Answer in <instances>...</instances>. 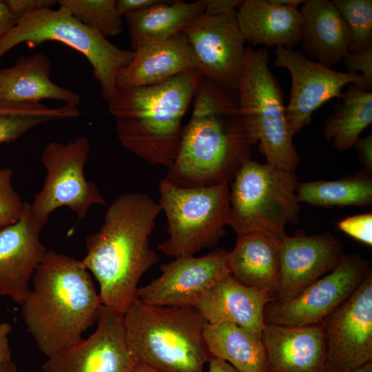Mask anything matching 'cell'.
<instances>
[{
  "label": "cell",
  "instance_id": "obj_43",
  "mask_svg": "<svg viewBox=\"0 0 372 372\" xmlns=\"http://www.w3.org/2000/svg\"><path fill=\"white\" fill-rule=\"evenodd\" d=\"M274 3L290 8H298L304 0H272Z\"/></svg>",
  "mask_w": 372,
  "mask_h": 372
},
{
  "label": "cell",
  "instance_id": "obj_44",
  "mask_svg": "<svg viewBox=\"0 0 372 372\" xmlns=\"http://www.w3.org/2000/svg\"><path fill=\"white\" fill-rule=\"evenodd\" d=\"M0 372H17L14 362L10 360L0 365Z\"/></svg>",
  "mask_w": 372,
  "mask_h": 372
},
{
  "label": "cell",
  "instance_id": "obj_14",
  "mask_svg": "<svg viewBox=\"0 0 372 372\" xmlns=\"http://www.w3.org/2000/svg\"><path fill=\"white\" fill-rule=\"evenodd\" d=\"M237 11L212 16L202 13L183 31L199 65V74L219 87L236 91L245 52Z\"/></svg>",
  "mask_w": 372,
  "mask_h": 372
},
{
  "label": "cell",
  "instance_id": "obj_39",
  "mask_svg": "<svg viewBox=\"0 0 372 372\" xmlns=\"http://www.w3.org/2000/svg\"><path fill=\"white\" fill-rule=\"evenodd\" d=\"M161 0H116V8L123 16L149 8Z\"/></svg>",
  "mask_w": 372,
  "mask_h": 372
},
{
  "label": "cell",
  "instance_id": "obj_32",
  "mask_svg": "<svg viewBox=\"0 0 372 372\" xmlns=\"http://www.w3.org/2000/svg\"><path fill=\"white\" fill-rule=\"evenodd\" d=\"M350 34L349 52L372 48V1L333 0Z\"/></svg>",
  "mask_w": 372,
  "mask_h": 372
},
{
  "label": "cell",
  "instance_id": "obj_38",
  "mask_svg": "<svg viewBox=\"0 0 372 372\" xmlns=\"http://www.w3.org/2000/svg\"><path fill=\"white\" fill-rule=\"evenodd\" d=\"M353 147L358 150L359 159L364 169L372 172V135L360 137Z\"/></svg>",
  "mask_w": 372,
  "mask_h": 372
},
{
  "label": "cell",
  "instance_id": "obj_1",
  "mask_svg": "<svg viewBox=\"0 0 372 372\" xmlns=\"http://www.w3.org/2000/svg\"><path fill=\"white\" fill-rule=\"evenodd\" d=\"M161 212L149 196H119L108 207L99 230L85 239L81 260L99 282L102 304L124 313L137 298L138 283L159 260L149 237Z\"/></svg>",
  "mask_w": 372,
  "mask_h": 372
},
{
  "label": "cell",
  "instance_id": "obj_29",
  "mask_svg": "<svg viewBox=\"0 0 372 372\" xmlns=\"http://www.w3.org/2000/svg\"><path fill=\"white\" fill-rule=\"evenodd\" d=\"M299 203L315 207H365L372 204V175L365 169L333 180L299 183L296 189Z\"/></svg>",
  "mask_w": 372,
  "mask_h": 372
},
{
  "label": "cell",
  "instance_id": "obj_28",
  "mask_svg": "<svg viewBox=\"0 0 372 372\" xmlns=\"http://www.w3.org/2000/svg\"><path fill=\"white\" fill-rule=\"evenodd\" d=\"M342 103L335 106L324 124V135L334 148L347 150L353 147L361 133L372 123V92L350 84L342 92Z\"/></svg>",
  "mask_w": 372,
  "mask_h": 372
},
{
  "label": "cell",
  "instance_id": "obj_47",
  "mask_svg": "<svg viewBox=\"0 0 372 372\" xmlns=\"http://www.w3.org/2000/svg\"><path fill=\"white\" fill-rule=\"evenodd\" d=\"M2 102L1 90L0 88V103Z\"/></svg>",
  "mask_w": 372,
  "mask_h": 372
},
{
  "label": "cell",
  "instance_id": "obj_35",
  "mask_svg": "<svg viewBox=\"0 0 372 372\" xmlns=\"http://www.w3.org/2000/svg\"><path fill=\"white\" fill-rule=\"evenodd\" d=\"M347 72L360 74L364 82L365 90L372 88V48L359 52H348L342 60Z\"/></svg>",
  "mask_w": 372,
  "mask_h": 372
},
{
  "label": "cell",
  "instance_id": "obj_41",
  "mask_svg": "<svg viewBox=\"0 0 372 372\" xmlns=\"http://www.w3.org/2000/svg\"><path fill=\"white\" fill-rule=\"evenodd\" d=\"M16 19L11 14L4 1L0 0V39L14 25Z\"/></svg>",
  "mask_w": 372,
  "mask_h": 372
},
{
  "label": "cell",
  "instance_id": "obj_46",
  "mask_svg": "<svg viewBox=\"0 0 372 372\" xmlns=\"http://www.w3.org/2000/svg\"><path fill=\"white\" fill-rule=\"evenodd\" d=\"M349 372H372V361L355 368Z\"/></svg>",
  "mask_w": 372,
  "mask_h": 372
},
{
  "label": "cell",
  "instance_id": "obj_37",
  "mask_svg": "<svg viewBox=\"0 0 372 372\" xmlns=\"http://www.w3.org/2000/svg\"><path fill=\"white\" fill-rule=\"evenodd\" d=\"M243 0H204V13L216 16L233 11H237Z\"/></svg>",
  "mask_w": 372,
  "mask_h": 372
},
{
  "label": "cell",
  "instance_id": "obj_25",
  "mask_svg": "<svg viewBox=\"0 0 372 372\" xmlns=\"http://www.w3.org/2000/svg\"><path fill=\"white\" fill-rule=\"evenodd\" d=\"M227 263L235 279L275 300L280 269L279 240L261 234L238 236L234 248L228 251Z\"/></svg>",
  "mask_w": 372,
  "mask_h": 372
},
{
  "label": "cell",
  "instance_id": "obj_19",
  "mask_svg": "<svg viewBox=\"0 0 372 372\" xmlns=\"http://www.w3.org/2000/svg\"><path fill=\"white\" fill-rule=\"evenodd\" d=\"M261 339L267 372H328L322 322L301 327L265 324Z\"/></svg>",
  "mask_w": 372,
  "mask_h": 372
},
{
  "label": "cell",
  "instance_id": "obj_18",
  "mask_svg": "<svg viewBox=\"0 0 372 372\" xmlns=\"http://www.w3.org/2000/svg\"><path fill=\"white\" fill-rule=\"evenodd\" d=\"M342 245L334 236L287 234L280 241V269L274 301H287L325 273L342 258Z\"/></svg>",
  "mask_w": 372,
  "mask_h": 372
},
{
  "label": "cell",
  "instance_id": "obj_9",
  "mask_svg": "<svg viewBox=\"0 0 372 372\" xmlns=\"http://www.w3.org/2000/svg\"><path fill=\"white\" fill-rule=\"evenodd\" d=\"M158 190L169 234L158 250L175 258L194 256L218 244L230 220L229 183L180 187L165 178L159 181Z\"/></svg>",
  "mask_w": 372,
  "mask_h": 372
},
{
  "label": "cell",
  "instance_id": "obj_12",
  "mask_svg": "<svg viewBox=\"0 0 372 372\" xmlns=\"http://www.w3.org/2000/svg\"><path fill=\"white\" fill-rule=\"evenodd\" d=\"M274 65L290 74V97L286 107L289 130L293 136L309 125L315 111L333 98L340 99L342 88L350 84L365 91L362 77L342 72L309 59L300 50L276 48Z\"/></svg>",
  "mask_w": 372,
  "mask_h": 372
},
{
  "label": "cell",
  "instance_id": "obj_8",
  "mask_svg": "<svg viewBox=\"0 0 372 372\" xmlns=\"http://www.w3.org/2000/svg\"><path fill=\"white\" fill-rule=\"evenodd\" d=\"M63 43L83 54L92 68L94 78L101 88V95L108 102L116 90L118 72L130 63L133 50H123L88 28L66 8H35L17 20L10 30L0 39V59L21 43L30 46L44 41Z\"/></svg>",
  "mask_w": 372,
  "mask_h": 372
},
{
  "label": "cell",
  "instance_id": "obj_11",
  "mask_svg": "<svg viewBox=\"0 0 372 372\" xmlns=\"http://www.w3.org/2000/svg\"><path fill=\"white\" fill-rule=\"evenodd\" d=\"M369 262L359 254L342 257L328 273L293 298L265 307V324L289 327L322 323L358 287L369 272Z\"/></svg>",
  "mask_w": 372,
  "mask_h": 372
},
{
  "label": "cell",
  "instance_id": "obj_42",
  "mask_svg": "<svg viewBox=\"0 0 372 372\" xmlns=\"http://www.w3.org/2000/svg\"><path fill=\"white\" fill-rule=\"evenodd\" d=\"M207 372H239L230 364L221 359L211 358Z\"/></svg>",
  "mask_w": 372,
  "mask_h": 372
},
{
  "label": "cell",
  "instance_id": "obj_10",
  "mask_svg": "<svg viewBox=\"0 0 372 372\" xmlns=\"http://www.w3.org/2000/svg\"><path fill=\"white\" fill-rule=\"evenodd\" d=\"M89 151L90 143L85 136L66 144L52 141L45 147L41 159L46 176L30 203L33 216L43 227L50 214L61 207L71 209L81 220L92 205L105 204L96 185L85 177Z\"/></svg>",
  "mask_w": 372,
  "mask_h": 372
},
{
  "label": "cell",
  "instance_id": "obj_23",
  "mask_svg": "<svg viewBox=\"0 0 372 372\" xmlns=\"http://www.w3.org/2000/svg\"><path fill=\"white\" fill-rule=\"evenodd\" d=\"M302 19L300 45L302 52L331 68L349 52L348 27L328 0H306L299 8Z\"/></svg>",
  "mask_w": 372,
  "mask_h": 372
},
{
  "label": "cell",
  "instance_id": "obj_15",
  "mask_svg": "<svg viewBox=\"0 0 372 372\" xmlns=\"http://www.w3.org/2000/svg\"><path fill=\"white\" fill-rule=\"evenodd\" d=\"M328 372H349L372 360V275L322 322Z\"/></svg>",
  "mask_w": 372,
  "mask_h": 372
},
{
  "label": "cell",
  "instance_id": "obj_6",
  "mask_svg": "<svg viewBox=\"0 0 372 372\" xmlns=\"http://www.w3.org/2000/svg\"><path fill=\"white\" fill-rule=\"evenodd\" d=\"M238 114L251 144L267 163L295 172L300 156L289 130L283 92L269 68L268 49L245 48L237 87Z\"/></svg>",
  "mask_w": 372,
  "mask_h": 372
},
{
  "label": "cell",
  "instance_id": "obj_16",
  "mask_svg": "<svg viewBox=\"0 0 372 372\" xmlns=\"http://www.w3.org/2000/svg\"><path fill=\"white\" fill-rule=\"evenodd\" d=\"M227 254L217 249L201 257L175 258L160 266L159 277L138 287L136 297L152 305L194 307L214 285L230 273Z\"/></svg>",
  "mask_w": 372,
  "mask_h": 372
},
{
  "label": "cell",
  "instance_id": "obj_21",
  "mask_svg": "<svg viewBox=\"0 0 372 372\" xmlns=\"http://www.w3.org/2000/svg\"><path fill=\"white\" fill-rule=\"evenodd\" d=\"M274 298L247 286L229 273L214 285L194 307L207 323L231 322L261 338L265 307Z\"/></svg>",
  "mask_w": 372,
  "mask_h": 372
},
{
  "label": "cell",
  "instance_id": "obj_45",
  "mask_svg": "<svg viewBox=\"0 0 372 372\" xmlns=\"http://www.w3.org/2000/svg\"><path fill=\"white\" fill-rule=\"evenodd\" d=\"M135 372H160L155 369L152 368V366L144 364L141 362H138Z\"/></svg>",
  "mask_w": 372,
  "mask_h": 372
},
{
  "label": "cell",
  "instance_id": "obj_26",
  "mask_svg": "<svg viewBox=\"0 0 372 372\" xmlns=\"http://www.w3.org/2000/svg\"><path fill=\"white\" fill-rule=\"evenodd\" d=\"M205 11L204 0L163 1L125 16L133 51L139 46L171 39Z\"/></svg>",
  "mask_w": 372,
  "mask_h": 372
},
{
  "label": "cell",
  "instance_id": "obj_34",
  "mask_svg": "<svg viewBox=\"0 0 372 372\" xmlns=\"http://www.w3.org/2000/svg\"><path fill=\"white\" fill-rule=\"evenodd\" d=\"M337 227L355 240L372 245L371 213L347 216L337 223Z\"/></svg>",
  "mask_w": 372,
  "mask_h": 372
},
{
  "label": "cell",
  "instance_id": "obj_31",
  "mask_svg": "<svg viewBox=\"0 0 372 372\" xmlns=\"http://www.w3.org/2000/svg\"><path fill=\"white\" fill-rule=\"evenodd\" d=\"M58 3L105 39L123 32L122 16L117 10L116 0H60Z\"/></svg>",
  "mask_w": 372,
  "mask_h": 372
},
{
  "label": "cell",
  "instance_id": "obj_36",
  "mask_svg": "<svg viewBox=\"0 0 372 372\" xmlns=\"http://www.w3.org/2000/svg\"><path fill=\"white\" fill-rule=\"evenodd\" d=\"M4 2L11 14L17 20L35 8L52 7L58 1L54 0H6Z\"/></svg>",
  "mask_w": 372,
  "mask_h": 372
},
{
  "label": "cell",
  "instance_id": "obj_17",
  "mask_svg": "<svg viewBox=\"0 0 372 372\" xmlns=\"http://www.w3.org/2000/svg\"><path fill=\"white\" fill-rule=\"evenodd\" d=\"M42 228L25 201L19 220L0 229V296L21 304L26 298L29 282L48 251L40 240Z\"/></svg>",
  "mask_w": 372,
  "mask_h": 372
},
{
  "label": "cell",
  "instance_id": "obj_2",
  "mask_svg": "<svg viewBox=\"0 0 372 372\" xmlns=\"http://www.w3.org/2000/svg\"><path fill=\"white\" fill-rule=\"evenodd\" d=\"M252 145L238 114L237 91L201 76L192 115L165 178L180 187L229 184L250 159Z\"/></svg>",
  "mask_w": 372,
  "mask_h": 372
},
{
  "label": "cell",
  "instance_id": "obj_20",
  "mask_svg": "<svg viewBox=\"0 0 372 372\" xmlns=\"http://www.w3.org/2000/svg\"><path fill=\"white\" fill-rule=\"evenodd\" d=\"M134 52L132 61L116 75L117 87L154 85L187 72L199 73L197 59L183 32L167 40L143 44Z\"/></svg>",
  "mask_w": 372,
  "mask_h": 372
},
{
  "label": "cell",
  "instance_id": "obj_33",
  "mask_svg": "<svg viewBox=\"0 0 372 372\" xmlns=\"http://www.w3.org/2000/svg\"><path fill=\"white\" fill-rule=\"evenodd\" d=\"M13 172L0 168V229L16 223L21 216L23 203L12 185Z\"/></svg>",
  "mask_w": 372,
  "mask_h": 372
},
{
  "label": "cell",
  "instance_id": "obj_30",
  "mask_svg": "<svg viewBox=\"0 0 372 372\" xmlns=\"http://www.w3.org/2000/svg\"><path fill=\"white\" fill-rule=\"evenodd\" d=\"M75 106L50 107L40 102L0 103V143L14 141L33 127L57 120L75 118Z\"/></svg>",
  "mask_w": 372,
  "mask_h": 372
},
{
  "label": "cell",
  "instance_id": "obj_13",
  "mask_svg": "<svg viewBox=\"0 0 372 372\" xmlns=\"http://www.w3.org/2000/svg\"><path fill=\"white\" fill-rule=\"evenodd\" d=\"M95 331L48 357L43 372H135L138 360L127 344L123 313L103 304Z\"/></svg>",
  "mask_w": 372,
  "mask_h": 372
},
{
  "label": "cell",
  "instance_id": "obj_24",
  "mask_svg": "<svg viewBox=\"0 0 372 372\" xmlns=\"http://www.w3.org/2000/svg\"><path fill=\"white\" fill-rule=\"evenodd\" d=\"M50 61L43 53L19 57L14 65L0 68L1 103H37L54 99L76 106L81 98L50 79Z\"/></svg>",
  "mask_w": 372,
  "mask_h": 372
},
{
  "label": "cell",
  "instance_id": "obj_22",
  "mask_svg": "<svg viewBox=\"0 0 372 372\" xmlns=\"http://www.w3.org/2000/svg\"><path fill=\"white\" fill-rule=\"evenodd\" d=\"M236 18L245 41L252 48H292L300 43L302 19L299 8L272 0H243Z\"/></svg>",
  "mask_w": 372,
  "mask_h": 372
},
{
  "label": "cell",
  "instance_id": "obj_40",
  "mask_svg": "<svg viewBox=\"0 0 372 372\" xmlns=\"http://www.w3.org/2000/svg\"><path fill=\"white\" fill-rule=\"evenodd\" d=\"M12 331L8 322L0 324V365L12 360V352L9 345L8 335Z\"/></svg>",
  "mask_w": 372,
  "mask_h": 372
},
{
  "label": "cell",
  "instance_id": "obj_5",
  "mask_svg": "<svg viewBox=\"0 0 372 372\" xmlns=\"http://www.w3.org/2000/svg\"><path fill=\"white\" fill-rule=\"evenodd\" d=\"M123 320L138 362L160 372H205L212 358L203 336L207 322L194 307L156 306L136 298Z\"/></svg>",
  "mask_w": 372,
  "mask_h": 372
},
{
  "label": "cell",
  "instance_id": "obj_4",
  "mask_svg": "<svg viewBox=\"0 0 372 372\" xmlns=\"http://www.w3.org/2000/svg\"><path fill=\"white\" fill-rule=\"evenodd\" d=\"M200 76L189 71L154 85L116 87L107 103L121 144L148 163L169 167L178 153L183 118Z\"/></svg>",
  "mask_w": 372,
  "mask_h": 372
},
{
  "label": "cell",
  "instance_id": "obj_7",
  "mask_svg": "<svg viewBox=\"0 0 372 372\" xmlns=\"http://www.w3.org/2000/svg\"><path fill=\"white\" fill-rule=\"evenodd\" d=\"M230 183L229 225L238 236L261 234L280 241L286 226L298 221L295 172L249 159Z\"/></svg>",
  "mask_w": 372,
  "mask_h": 372
},
{
  "label": "cell",
  "instance_id": "obj_3",
  "mask_svg": "<svg viewBox=\"0 0 372 372\" xmlns=\"http://www.w3.org/2000/svg\"><path fill=\"white\" fill-rule=\"evenodd\" d=\"M21 304L22 317L39 349L48 358L82 339L96 322L102 304L81 260L48 251Z\"/></svg>",
  "mask_w": 372,
  "mask_h": 372
},
{
  "label": "cell",
  "instance_id": "obj_27",
  "mask_svg": "<svg viewBox=\"0 0 372 372\" xmlns=\"http://www.w3.org/2000/svg\"><path fill=\"white\" fill-rule=\"evenodd\" d=\"M203 336L213 358L239 372H267L262 339L251 331L231 322L207 323Z\"/></svg>",
  "mask_w": 372,
  "mask_h": 372
}]
</instances>
